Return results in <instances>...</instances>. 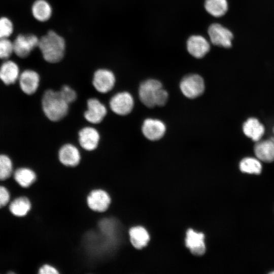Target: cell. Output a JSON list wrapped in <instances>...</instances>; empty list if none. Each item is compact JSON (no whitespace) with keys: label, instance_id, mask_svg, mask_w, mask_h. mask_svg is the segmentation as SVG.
Masks as SVG:
<instances>
[{"label":"cell","instance_id":"6da1fadb","mask_svg":"<svg viewBox=\"0 0 274 274\" xmlns=\"http://www.w3.org/2000/svg\"><path fill=\"white\" fill-rule=\"evenodd\" d=\"M38 47L45 61L49 63H57L64 57L65 41L63 37L51 30L39 39Z\"/></svg>","mask_w":274,"mask_h":274},{"label":"cell","instance_id":"7a4b0ae2","mask_svg":"<svg viewBox=\"0 0 274 274\" xmlns=\"http://www.w3.org/2000/svg\"><path fill=\"white\" fill-rule=\"evenodd\" d=\"M41 104L44 115L52 122L59 121L68 112L70 104L62 97L59 91L46 90L43 95Z\"/></svg>","mask_w":274,"mask_h":274},{"label":"cell","instance_id":"3957f363","mask_svg":"<svg viewBox=\"0 0 274 274\" xmlns=\"http://www.w3.org/2000/svg\"><path fill=\"white\" fill-rule=\"evenodd\" d=\"M180 87L184 96L188 98L193 99L203 93L205 85L201 76L197 74H189L182 79Z\"/></svg>","mask_w":274,"mask_h":274},{"label":"cell","instance_id":"277c9868","mask_svg":"<svg viewBox=\"0 0 274 274\" xmlns=\"http://www.w3.org/2000/svg\"><path fill=\"white\" fill-rule=\"evenodd\" d=\"M161 83L155 79H148L142 82L139 89V96L141 102L148 108L156 106V99Z\"/></svg>","mask_w":274,"mask_h":274},{"label":"cell","instance_id":"5b68a950","mask_svg":"<svg viewBox=\"0 0 274 274\" xmlns=\"http://www.w3.org/2000/svg\"><path fill=\"white\" fill-rule=\"evenodd\" d=\"M134 106V100L130 93L119 92L114 95L109 101V107L115 114L125 116L129 114Z\"/></svg>","mask_w":274,"mask_h":274},{"label":"cell","instance_id":"8992f818","mask_svg":"<svg viewBox=\"0 0 274 274\" xmlns=\"http://www.w3.org/2000/svg\"><path fill=\"white\" fill-rule=\"evenodd\" d=\"M116 77L113 72L107 68H99L93 75L92 85L99 93L105 94L110 92L114 88Z\"/></svg>","mask_w":274,"mask_h":274},{"label":"cell","instance_id":"52a82bcc","mask_svg":"<svg viewBox=\"0 0 274 274\" xmlns=\"http://www.w3.org/2000/svg\"><path fill=\"white\" fill-rule=\"evenodd\" d=\"M39 39L33 34H20L13 43L14 53L19 57L25 58L36 47H38Z\"/></svg>","mask_w":274,"mask_h":274},{"label":"cell","instance_id":"ba28073f","mask_svg":"<svg viewBox=\"0 0 274 274\" xmlns=\"http://www.w3.org/2000/svg\"><path fill=\"white\" fill-rule=\"evenodd\" d=\"M208 32L210 41L214 45L224 48L231 46L233 34L220 24H212L209 27Z\"/></svg>","mask_w":274,"mask_h":274},{"label":"cell","instance_id":"9c48e42d","mask_svg":"<svg viewBox=\"0 0 274 274\" xmlns=\"http://www.w3.org/2000/svg\"><path fill=\"white\" fill-rule=\"evenodd\" d=\"M107 114V109L99 99L90 98L87 101V109L84 113L85 120L90 123H100Z\"/></svg>","mask_w":274,"mask_h":274},{"label":"cell","instance_id":"30bf717a","mask_svg":"<svg viewBox=\"0 0 274 274\" xmlns=\"http://www.w3.org/2000/svg\"><path fill=\"white\" fill-rule=\"evenodd\" d=\"M100 139L98 131L92 126L84 127L78 133L79 144L86 151H92L95 150L99 145Z\"/></svg>","mask_w":274,"mask_h":274},{"label":"cell","instance_id":"8fae6325","mask_svg":"<svg viewBox=\"0 0 274 274\" xmlns=\"http://www.w3.org/2000/svg\"><path fill=\"white\" fill-rule=\"evenodd\" d=\"M18 81L22 91L26 94L32 95L38 89L40 77L36 71L27 69L20 73Z\"/></svg>","mask_w":274,"mask_h":274},{"label":"cell","instance_id":"7c38bea8","mask_svg":"<svg viewBox=\"0 0 274 274\" xmlns=\"http://www.w3.org/2000/svg\"><path fill=\"white\" fill-rule=\"evenodd\" d=\"M142 131L144 135L148 140L157 141L164 135L166 126L160 120L148 118L143 123Z\"/></svg>","mask_w":274,"mask_h":274},{"label":"cell","instance_id":"4fadbf2b","mask_svg":"<svg viewBox=\"0 0 274 274\" xmlns=\"http://www.w3.org/2000/svg\"><path fill=\"white\" fill-rule=\"evenodd\" d=\"M58 156L59 161L66 166H76L81 160L79 150L76 146L70 143L65 144L60 148Z\"/></svg>","mask_w":274,"mask_h":274},{"label":"cell","instance_id":"5bb4252c","mask_svg":"<svg viewBox=\"0 0 274 274\" xmlns=\"http://www.w3.org/2000/svg\"><path fill=\"white\" fill-rule=\"evenodd\" d=\"M87 202L90 209L98 212L106 211L111 203L108 193L101 189L92 191L87 196Z\"/></svg>","mask_w":274,"mask_h":274},{"label":"cell","instance_id":"9a60e30c","mask_svg":"<svg viewBox=\"0 0 274 274\" xmlns=\"http://www.w3.org/2000/svg\"><path fill=\"white\" fill-rule=\"evenodd\" d=\"M187 49L192 56L200 58L209 52L210 45L203 37L193 35L189 37L187 41Z\"/></svg>","mask_w":274,"mask_h":274},{"label":"cell","instance_id":"2e32d148","mask_svg":"<svg viewBox=\"0 0 274 274\" xmlns=\"http://www.w3.org/2000/svg\"><path fill=\"white\" fill-rule=\"evenodd\" d=\"M204 238V236L203 233H198L192 229H189L186 232V246L193 255H202L206 251Z\"/></svg>","mask_w":274,"mask_h":274},{"label":"cell","instance_id":"e0dca14e","mask_svg":"<svg viewBox=\"0 0 274 274\" xmlns=\"http://www.w3.org/2000/svg\"><path fill=\"white\" fill-rule=\"evenodd\" d=\"M20 74L18 65L13 60L6 59L0 66V79L6 85L15 83Z\"/></svg>","mask_w":274,"mask_h":274},{"label":"cell","instance_id":"ac0fdd59","mask_svg":"<svg viewBox=\"0 0 274 274\" xmlns=\"http://www.w3.org/2000/svg\"><path fill=\"white\" fill-rule=\"evenodd\" d=\"M254 152L257 158L265 162L274 160V143L270 140L259 141L254 146Z\"/></svg>","mask_w":274,"mask_h":274},{"label":"cell","instance_id":"d6986e66","mask_svg":"<svg viewBox=\"0 0 274 274\" xmlns=\"http://www.w3.org/2000/svg\"><path fill=\"white\" fill-rule=\"evenodd\" d=\"M243 130L246 136L255 142L260 141L265 131L263 125L255 118L247 119L243 124Z\"/></svg>","mask_w":274,"mask_h":274},{"label":"cell","instance_id":"ffe728a7","mask_svg":"<svg viewBox=\"0 0 274 274\" xmlns=\"http://www.w3.org/2000/svg\"><path fill=\"white\" fill-rule=\"evenodd\" d=\"M31 13L37 20L46 22L51 17L52 8L46 0H36L31 6Z\"/></svg>","mask_w":274,"mask_h":274},{"label":"cell","instance_id":"44dd1931","mask_svg":"<svg viewBox=\"0 0 274 274\" xmlns=\"http://www.w3.org/2000/svg\"><path fill=\"white\" fill-rule=\"evenodd\" d=\"M129 234L131 244L138 249L145 247L150 239L147 230L141 226L132 227L129 230Z\"/></svg>","mask_w":274,"mask_h":274},{"label":"cell","instance_id":"7402d4cb","mask_svg":"<svg viewBox=\"0 0 274 274\" xmlns=\"http://www.w3.org/2000/svg\"><path fill=\"white\" fill-rule=\"evenodd\" d=\"M204 8L210 15L215 17H220L227 11L228 3L226 0H206Z\"/></svg>","mask_w":274,"mask_h":274},{"label":"cell","instance_id":"603a6c76","mask_svg":"<svg viewBox=\"0 0 274 274\" xmlns=\"http://www.w3.org/2000/svg\"><path fill=\"white\" fill-rule=\"evenodd\" d=\"M14 179L21 187L26 188L33 183L36 179V175L31 169L21 167L15 172Z\"/></svg>","mask_w":274,"mask_h":274},{"label":"cell","instance_id":"cb8c5ba5","mask_svg":"<svg viewBox=\"0 0 274 274\" xmlns=\"http://www.w3.org/2000/svg\"><path fill=\"white\" fill-rule=\"evenodd\" d=\"M31 208L29 200L26 197H20L14 199L11 203L9 209L11 212L17 217L25 216Z\"/></svg>","mask_w":274,"mask_h":274},{"label":"cell","instance_id":"d4e9b609","mask_svg":"<svg viewBox=\"0 0 274 274\" xmlns=\"http://www.w3.org/2000/svg\"><path fill=\"white\" fill-rule=\"evenodd\" d=\"M240 170L245 173L258 175L261 173L262 165L258 159L253 157H246L239 163Z\"/></svg>","mask_w":274,"mask_h":274},{"label":"cell","instance_id":"484cf974","mask_svg":"<svg viewBox=\"0 0 274 274\" xmlns=\"http://www.w3.org/2000/svg\"><path fill=\"white\" fill-rule=\"evenodd\" d=\"M13 170V164L10 157L5 154H0V180L9 178Z\"/></svg>","mask_w":274,"mask_h":274},{"label":"cell","instance_id":"4316f807","mask_svg":"<svg viewBox=\"0 0 274 274\" xmlns=\"http://www.w3.org/2000/svg\"><path fill=\"white\" fill-rule=\"evenodd\" d=\"M14 53L13 43L9 38L0 39V59H8Z\"/></svg>","mask_w":274,"mask_h":274},{"label":"cell","instance_id":"83f0119b","mask_svg":"<svg viewBox=\"0 0 274 274\" xmlns=\"http://www.w3.org/2000/svg\"><path fill=\"white\" fill-rule=\"evenodd\" d=\"M14 30L12 21L7 17L0 18V39L9 38Z\"/></svg>","mask_w":274,"mask_h":274},{"label":"cell","instance_id":"f1b7e54d","mask_svg":"<svg viewBox=\"0 0 274 274\" xmlns=\"http://www.w3.org/2000/svg\"><path fill=\"white\" fill-rule=\"evenodd\" d=\"M59 92L62 97L68 104L74 102L77 99V94L75 90L67 85H63Z\"/></svg>","mask_w":274,"mask_h":274},{"label":"cell","instance_id":"f546056e","mask_svg":"<svg viewBox=\"0 0 274 274\" xmlns=\"http://www.w3.org/2000/svg\"><path fill=\"white\" fill-rule=\"evenodd\" d=\"M168 98L167 92L163 88H161L157 95L156 99V106H163L167 102Z\"/></svg>","mask_w":274,"mask_h":274},{"label":"cell","instance_id":"4dcf8cb0","mask_svg":"<svg viewBox=\"0 0 274 274\" xmlns=\"http://www.w3.org/2000/svg\"><path fill=\"white\" fill-rule=\"evenodd\" d=\"M10 193L7 188L0 186V208L5 206L9 201Z\"/></svg>","mask_w":274,"mask_h":274},{"label":"cell","instance_id":"1f68e13d","mask_svg":"<svg viewBox=\"0 0 274 274\" xmlns=\"http://www.w3.org/2000/svg\"><path fill=\"white\" fill-rule=\"evenodd\" d=\"M40 274H57L58 273L57 270L53 266L45 264L43 265L39 269Z\"/></svg>","mask_w":274,"mask_h":274},{"label":"cell","instance_id":"d6a6232c","mask_svg":"<svg viewBox=\"0 0 274 274\" xmlns=\"http://www.w3.org/2000/svg\"><path fill=\"white\" fill-rule=\"evenodd\" d=\"M272 131H273V136H272V137L271 138V140L273 142V143H274V127L273 128Z\"/></svg>","mask_w":274,"mask_h":274},{"label":"cell","instance_id":"836d02e7","mask_svg":"<svg viewBox=\"0 0 274 274\" xmlns=\"http://www.w3.org/2000/svg\"><path fill=\"white\" fill-rule=\"evenodd\" d=\"M272 273H274V272H273Z\"/></svg>","mask_w":274,"mask_h":274}]
</instances>
